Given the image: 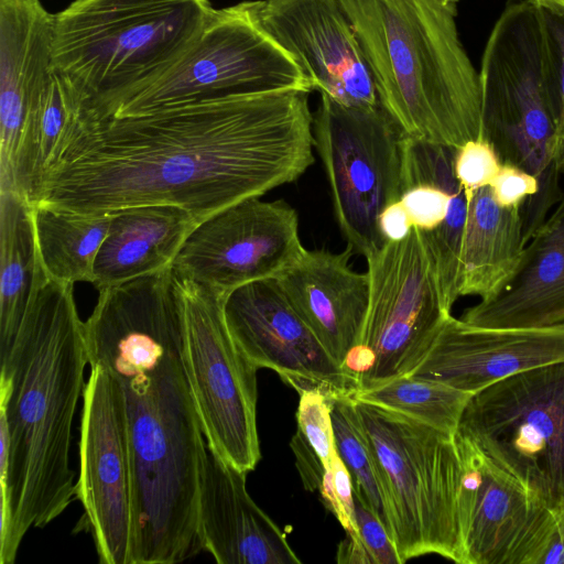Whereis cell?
I'll return each instance as SVG.
<instances>
[{"label": "cell", "mask_w": 564, "mask_h": 564, "mask_svg": "<svg viewBox=\"0 0 564 564\" xmlns=\"http://www.w3.org/2000/svg\"><path fill=\"white\" fill-rule=\"evenodd\" d=\"M310 91L285 89L97 118L85 104L31 205L111 215L180 207L198 223L314 163Z\"/></svg>", "instance_id": "6da1fadb"}, {"label": "cell", "mask_w": 564, "mask_h": 564, "mask_svg": "<svg viewBox=\"0 0 564 564\" xmlns=\"http://www.w3.org/2000/svg\"><path fill=\"white\" fill-rule=\"evenodd\" d=\"M0 361V563L12 564L26 532L55 520L76 495L72 426L88 357L74 284L39 269Z\"/></svg>", "instance_id": "7a4b0ae2"}, {"label": "cell", "mask_w": 564, "mask_h": 564, "mask_svg": "<svg viewBox=\"0 0 564 564\" xmlns=\"http://www.w3.org/2000/svg\"><path fill=\"white\" fill-rule=\"evenodd\" d=\"M380 106L411 138L453 148L481 139V95L448 0H337Z\"/></svg>", "instance_id": "3957f363"}, {"label": "cell", "mask_w": 564, "mask_h": 564, "mask_svg": "<svg viewBox=\"0 0 564 564\" xmlns=\"http://www.w3.org/2000/svg\"><path fill=\"white\" fill-rule=\"evenodd\" d=\"M133 478L134 563L197 555L199 490L207 442L182 357L121 383Z\"/></svg>", "instance_id": "277c9868"}, {"label": "cell", "mask_w": 564, "mask_h": 564, "mask_svg": "<svg viewBox=\"0 0 564 564\" xmlns=\"http://www.w3.org/2000/svg\"><path fill=\"white\" fill-rule=\"evenodd\" d=\"M215 11L208 0H75L55 13L53 72L108 118L164 73Z\"/></svg>", "instance_id": "5b68a950"}, {"label": "cell", "mask_w": 564, "mask_h": 564, "mask_svg": "<svg viewBox=\"0 0 564 564\" xmlns=\"http://www.w3.org/2000/svg\"><path fill=\"white\" fill-rule=\"evenodd\" d=\"M481 139L501 164L533 175L536 193L522 206L525 242L560 200L555 117L545 72L540 7L511 0L487 40L479 72Z\"/></svg>", "instance_id": "8992f818"}, {"label": "cell", "mask_w": 564, "mask_h": 564, "mask_svg": "<svg viewBox=\"0 0 564 564\" xmlns=\"http://www.w3.org/2000/svg\"><path fill=\"white\" fill-rule=\"evenodd\" d=\"M352 400L379 474L388 533L400 563L437 554L466 564L460 509L466 467L457 435Z\"/></svg>", "instance_id": "52a82bcc"}, {"label": "cell", "mask_w": 564, "mask_h": 564, "mask_svg": "<svg viewBox=\"0 0 564 564\" xmlns=\"http://www.w3.org/2000/svg\"><path fill=\"white\" fill-rule=\"evenodd\" d=\"M543 505L564 503V361L474 393L456 432Z\"/></svg>", "instance_id": "ba28073f"}, {"label": "cell", "mask_w": 564, "mask_h": 564, "mask_svg": "<svg viewBox=\"0 0 564 564\" xmlns=\"http://www.w3.org/2000/svg\"><path fill=\"white\" fill-rule=\"evenodd\" d=\"M366 260L367 316L359 344L344 364L356 391L411 375L451 315L417 228Z\"/></svg>", "instance_id": "9c48e42d"}, {"label": "cell", "mask_w": 564, "mask_h": 564, "mask_svg": "<svg viewBox=\"0 0 564 564\" xmlns=\"http://www.w3.org/2000/svg\"><path fill=\"white\" fill-rule=\"evenodd\" d=\"M182 314V361L207 447L249 473L261 458L257 427V370L234 340L225 299L177 276Z\"/></svg>", "instance_id": "30bf717a"}, {"label": "cell", "mask_w": 564, "mask_h": 564, "mask_svg": "<svg viewBox=\"0 0 564 564\" xmlns=\"http://www.w3.org/2000/svg\"><path fill=\"white\" fill-rule=\"evenodd\" d=\"M313 133L341 235L354 253L368 258L388 242L381 213L404 193L406 134L380 105L350 107L325 94L313 113Z\"/></svg>", "instance_id": "8fae6325"}, {"label": "cell", "mask_w": 564, "mask_h": 564, "mask_svg": "<svg viewBox=\"0 0 564 564\" xmlns=\"http://www.w3.org/2000/svg\"><path fill=\"white\" fill-rule=\"evenodd\" d=\"M285 89L313 90L295 59L262 32L238 3L216 9L183 54L108 118Z\"/></svg>", "instance_id": "7c38bea8"}, {"label": "cell", "mask_w": 564, "mask_h": 564, "mask_svg": "<svg viewBox=\"0 0 564 564\" xmlns=\"http://www.w3.org/2000/svg\"><path fill=\"white\" fill-rule=\"evenodd\" d=\"M83 400L76 495L99 562L133 564V478L124 389L104 368L90 367Z\"/></svg>", "instance_id": "4fadbf2b"}, {"label": "cell", "mask_w": 564, "mask_h": 564, "mask_svg": "<svg viewBox=\"0 0 564 564\" xmlns=\"http://www.w3.org/2000/svg\"><path fill=\"white\" fill-rule=\"evenodd\" d=\"M305 250L297 213L289 203L250 197L198 223L172 269L226 299L245 284L278 278Z\"/></svg>", "instance_id": "5bb4252c"}, {"label": "cell", "mask_w": 564, "mask_h": 564, "mask_svg": "<svg viewBox=\"0 0 564 564\" xmlns=\"http://www.w3.org/2000/svg\"><path fill=\"white\" fill-rule=\"evenodd\" d=\"M90 367L121 383L182 357V314L172 267L99 290L84 322Z\"/></svg>", "instance_id": "9a60e30c"}, {"label": "cell", "mask_w": 564, "mask_h": 564, "mask_svg": "<svg viewBox=\"0 0 564 564\" xmlns=\"http://www.w3.org/2000/svg\"><path fill=\"white\" fill-rule=\"evenodd\" d=\"M228 329L259 369L275 371L299 393L315 390L327 399L351 397L356 384L289 302L276 279L232 291L224 302Z\"/></svg>", "instance_id": "2e32d148"}, {"label": "cell", "mask_w": 564, "mask_h": 564, "mask_svg": "<svg viewBox=\"0 0 564 564\" xmlns=\"http://www.w3.org/2000/svg\"><path fill=\"white\" fill-rule=\"evenodd\" d=\"M240 3L250 20L295 59L313 90L350 107L380 105L359 41L337 0Z\"/></svg>", "instance_id": "e0dca14e"}, {"label": "cell", "mask_w": 564, "mask_h": 564, "mask_svg": "<svg viewBox=\"0 0 564 564\" xmlns=\"http://www.w3.org/2000/svg\"><path fill=\"white\" fill-rule=\"evenodd\" d=\"M564 361V324L489 328L452 314L410 376L476 393L507 377Z\"/></svg>", "instance_id": "ac0fdd59"}, {"label": "cell", "mask_w": 564, "mask_h": 564, "mask_svg": "<svg viewBox=\"0 0 564 564\" xmlns=\"http://www.w3.org/2000/svg\"><path fill=\"white\" fill-rule=\"evenodd\" d=\"M553 523V509L476 447L466 564H539Z\"/></svg>", "instance_id": "d6986e66"}, {"label": "cell", "mask_w": 564, "mask_h": 564, "mask_svg": "<svg viewBox=\"0 0 564 564\" xmlns=\"http://www.w3.org/2000/svg\"><path fill=\"white\" fill-rule=\"evenodd\" d=\"M54 22L40 0H0V193L12 191L23 126L54 74Z\"/></svg>", "instance_id": "ffe728a7"}, {"label": "cell", "mask_w": 564, "mask_h": 564, "mask_svg": "<svg viewBox=\"0 0 564 564\" xmlns=\"http://www.w3.org/2000/svg\"><path fill=\"white\" fill-rule=\"evenodd\" d=\"M246 476L207 449L198 505L203 550L219 564H301L285 533L248 494Z\"/></svg>", "instance_id": "44dd1931"}, {"label": "cell", "mask_w": 564, "mask_h": 564, "mask_svg": "<svg viewBox=\"0 0 564 564\" xmlns=\"http://www.w3.org/2000/svg\"><path fill=\"white\" fill-rule=\"evenodd\" d=\"M352 247L341 252L305 250L276 279L291 305L344 368L359 344L368 305V273L352 270Z\"/></svg>", "instance_id": "7402d4cb"}, {"label": "cell", "mask_w": 564, "mask_h": 564, "mask_svg": "<svg viewBox=\"0 0 564 564\" xmlns=\"http://www.w3.org/2000/svg\"><path fill=\"white\" fill-rule=\"evenodd\" d=\"M460 319L489 328L564 324V192L525 243L510 280L467 308Z\"/></svg>", "instance_id": "603a6c76"}, {"label": "cell", "mask_w": 564, "mask_h": 564, "mask_svg": "<svg viewBox=\"0 0 564 564\" xmlns=\"http://www.w3.org/2000/svg\"><path fill=\"white\" fill-rule=\"evenodd\" d=\"M197 224L188 212L170 205L137 206L111 214L91 284L99 291L172 267Z\"/></svg>", "instance_id": "cb8c5ba5"}, {"label": "cell", "mask_w": 564, "mask_h": 564, "mask_svg": "<svg viewBox=\"0 0 564 564\" xmlns=\"http://www.w3.org/2000/svg\"><path fill=\"white\" fill-rule=\"evenodd\" d=\"M466 197L459 296L486 299L510 280L520 263L525 247L522 206L499 205L490 185Z\"/></svg>", "instance_id": "d4e9b609"}, {"label": "cell", "mask_w": 564, "mask_h": 564, "mask_svg": "<svg viewBox=\"0 0 564 564\" xmlns=\"http://www.w3.org/2000/svg\"><path fill=\"white\" fill-rule=\"evenodd\" d=\"M0 237L1 358L14 341L40 269L32 205L17 193H0Z\"/></svg>", "instance_id": "484cf974"}, {"label": "cell", "mask_w": 564, "mask_h": 564, "mask_svg": "<svg viewBox=\"0 0 564 564\" xmlns=\"http://www.w3.org/2000/svg\"><path fill=\"white\" fill-rule=\"evenodd\" d=\"M110 221L111 215L32 205L36 253L44 274L65 283H93L96 258Z\"/></svg>", "instance_id": "4316f807"}, {"label": "cell", "mask_w": 564, "mask_h": 564, "mask_svg": "<svg viewBox=\"0 0 564 564\" xmlns=\"http://www.w3.org/2000/svg\"><path fill=\"white\" fill-rule=\"evenodd\" d=\"M471 395L470 392L442 382L408 375L358 390L350 398L456 434L462 414Z\"/></svg>", "instance_id": "83f0119b"}, {"label": "cell", "mask_w": 564, "mask_h": 564, "mask_svg": "<svg viewBox=\"0 0 564 564\" xmlns=\"http://www.w3.org/2000/svg\"><path fill=\"white\" fill-rule=\"evenodd\" d=\"M332 402V422L337 453L352 486L354 496L386 527L384 496L370 446L361 427L354 400L337 398Z\"/></svg>", "instance_id": "f1b7e54d"}, {"label": "cell", "mask_w": 564, "mask_h": 564, "mask_svg": "<svg viewBox=\"0 0 564 564\" xmlns=\"http://www.w3.org/2000/svg\"><path fill=\"white\" fill-rule=\"evenodd\" d=\"M543 31L545 72L555 117V161L564 173V9L540 7Z\"/></svg>", "instance_id": "f546056e"}, {"label": "cell", "mask_w": 564, "mask_h": 564, "mask_svg": "<svg viewBox=\"0 0 564 564\" xmlns=\"http://www.w3.org/2000/svg\"><path fill=\"white\" fill-rule=\"evenodd\" d=\"M299 394L297 430L315 449L328 470L338 455L332 422V402L315 390L302 391Z\"/></svg>", "instance_id": "4dcf8cb0"}, {"label": "cell", "mask_w": 564, "mask_h": 564, "mask_svg": "<svg viewBox=\"0 0 564 564\" xmlns=\"http://www.w3.org/2000/svg\"><path fill=\"white\" fill-rule=\"evenodd\" d=\"M501 163L484 139L471 140L458 148L454 159V172L466 195L489 185Z\"/></svg>", "instance_id": "1f68e13d"}, {"label": "cell", "mask_w": 564, "mask_h": 564, "mask_svg": "<svg viewBox=\"0 0 564 564\" xmlns=\"http://www.w3.org/2000/svg\"><path fill=\"white\" fill-rule=\"evenodd\" d=\"M318 492L326 509L336 517L346 533L357 535L351 480L339 455L326 471Z\"/></svg>", "instance_id": "d6a6232c"}, {"label": "cell", "mask_w": 564, "mask_h": 564, "mask_svg": "<svg viewBox=\"0 0 564 564\" xmlns=\"http://www.w3.org/2000/svg\"><path fill=\"white\" fill-rule=\"evenodd\" d=\"M354 498L356 536L369 553L373 564H401L383 523L355 496Z\"/></svg>", "instance_id": "836d02e7"}, {"label": "cell", "mask_w": 564, "mask_h": 564, "mask_svg": "<svg viewBox=\"0 0 564 564\" xmlns=\"http://www.w3.org/2000/svg\"><path fill=\"white\" fill-rule=\"evenodd\" d=\"M489 185L495 199L503 207L523 206L538 191L533 175L509 164H501Z\"/></svg>", "instance_id": "e575fe53"}, {"label": "cell", "mask_w": 564, "mask_h": 564, "mask_svg": "<svg viewBox=\"0 0 564 564\" xmlns=\"http://www.w3.org/2000/svg\"><path fill=\"white\" fill-rule=\"evenodd\" d=\"M290 446L304 488L312 492L318 491L327 471L324 463L299 430L292 437Z\"/></svg>", "instance_id": "d590c367"}, {"label": "cell", "mask_w": 564, "mask_h": 564, "mask_svg": "<svg viewBox=\"0 0 564 564\" xmlns=\"http://www.w3.org/2000/svg\"><path fill=\"white\" fill-rule=\"evenodd\" d=\"M379 228L386 241H400L413 228L410 217L401 200L390 204L379 217Z\"/></svg>", "instance_id": "8d00e7d4"}, {"label": "cell", "mask_w": 564, "mask_h": 564, "mask_svg": "<svg viewBox=\"0 0 564 564\" xmlns=\"http://www.w3.org/2000/svg\"><path fill=\"white\" fill-rule=\"evenodd\" d=\"M553 511V529L539 564H564V503Z\"/></svg>", "instance_id": "74e56055"}, {"label": "cell", "mask_w": 564, "mask_h": 564, "mask_svg": "<svg viewBox=\"0 0 564 564\" xmlns=\"http://www.w3.org/2000/svg\"><path fill=\"white\" fill-rule=\"evenodd\" d=\"M337 562L340 564H373L367 550L356 535L347 534L339 543Z\"/></svg>", "instance_id": "f35d334b"}, {"label": "cell", "mask_w": 564, "mask_h": 564, "mask_svg": "<svg viewBox=\"0 0 564 564\" xmlns=\"http://www.w3.org/2000/svg\"><path fill=\"white\" fill-rule=\"evenodd\" d=\"M539 7H560L564 9V0H532Z\"/></svg>", "instance_id": "ab89813d"}, {"label": "cell", "mask_w": 564, "mask_h": 564, "mask_svg": "<svg viewBox=\"0 0 564 564\" xmlns=\"http://www.w3.org/2000/svg\"><path fill=\"white\" fill-rule=\"evenodd\" d=\"M448 1H452V2H455V3H456V2H458L459 0H448Z\"/></svg>", "instance_id": "60d3db41"}]
</instances>
